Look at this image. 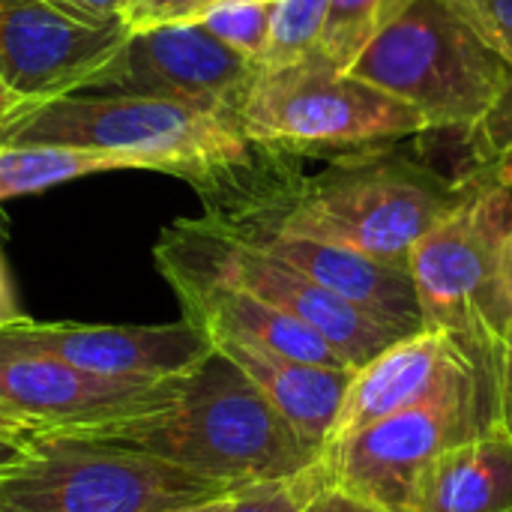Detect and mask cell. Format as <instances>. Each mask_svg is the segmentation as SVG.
Instances as JSON below:
<instances>
[{
    "instance_id": "obj_1",
    "label": "cell",
    "mask_w": 512,
    "mask_h": 512,
    "mask_svg": "<svg viewBox=\"0 0 512 512\" xmlns=\"http://www.w3.org/2000/svg\"><path fill=\"white\" fill-rule=\"evenodd\" d=\"M264 156L261 168L255 162L204 195L207 219L336 243L399 267H408L411 249L480 183L474 159L453 177L414 156L402 141L342 150L315 174L273 162L270 150Z\"/></svg>"
},
{
    "instance_id": "obj_2",
    "label": "cell",
    "mask_w": 512,
    "mask_h": 512,
    "mask_svg": "<svg viewBox=\"0 0 512 512\" xmlns=\"http://www.w3.org/2000/svg\"><path fill=\"white\" fill-rule=\"evenodd\" d=\"M0 144L120 153L141 171L195 183L201 195L252 168L258 150L231 102L90 90L18 105L0 117Z\"/></svg>"
},
{
    "instance_id": "obj_3",
    "label": "cell",
    "mask_w": 512,
    "mask_h": 512,
    "mask_svg": "<svg viewBox=\"0 0 512 512\" xmlns=\"http://www.w3.org/2000/svg\"><path fill=\"white\" fill-rule=\"evenodd\" d=\"M39 435H75L135 450L237 489L291 480L321 462L216 345L180 378L177 399L168 408L126 423Z\"/></svg>"
},
{
    "instance_id": "obj_4",
    "label": "cell",
    "mask_w": 512,
    "mask_h": 512,
    "mask_svg": "<svg viewBox=\"0 0 512 512\" xmlns=\"http://www.w3.org/2000/svg\"><path fill=\"white\" fill-rule=\"evenodd\" d=\"M348 72L411 105L429 132L477 135L512 90L510 63L444 0H414Z\"/></svg>"
},
{
    "instance_id": "obj_5",
    "label": "cell",
    "mask_w": 512,
    "mask_h": 512,
    "mask_svg": "<svg viewBox=\"0 0 512 512\" xmlns=\"http://www.w3.org/2000/svg\"><path fill=\"white\" fill-rule=\"evenodd\" d=\"M477 165V189L411 249L408 270L423 306V330H441L456 339L492 384L512 327L501 288V246L512 225V189L483 162Z\"/></svg>"
},
{
    "instance_id": "obj_6",
    "label": "cell",
    "mask_w": 512,
    "mask_h": 512,
    "mask_svg": "<svg viewBox=\"0 0 512 512\" xmlns=\"http://www.w3.org/2000/svg\"><path fill=\"white\" fill-rule=\"evenodd\" d=\"M237 486L75 435H30V453L0 471V512H174Z\"/></svg>"
},
{
    "instance_id": "obj_7",
    "label": "cell",
    "mask_w": 512,
    "mask_h": 512,
    "mask_svg": "<svg viewBox=\"0 0 512 512\" xmlns=\"http://www.w3.org/2000/svg\"><path fill=\"white\" fill-rule=\"evenodd\" d=\"M237 111L252 144L282 153H342L429 132L411 105L315 54L261 66Z\"/></svg>"
},
{
    "instance_id": "obj_8",
    "label": "cell",
    "mask_w": 512,
    "mask_h": 512,
    "mask_svg": "<svg viewBox=\"0 0 512 512\" xmlns=\"http://www.w3.org/2000/svg\"><path fill=\"white\" fill-rule=\"evenodd\" d=\"M156 264L165 273H186L240 288L315 330L351 369L402 339V333L372 321L276 255L234 237L216 222L180 219L162 231Z\"/></svg>"
},
{
    "instance_id": "obj_9",
    "label": "cell",
    "mask_w": 512,
    "mask_h": 512,
    "mask_svg": "<svg viewBox=\"0 0 512 512\" xmlns=\"http://www.w3.org/2000/svg\"><path fill=\"white\" fill-rule=\"evenodd\" d=\"M495 426V396L489 387H468L447 399L417 405L375 420L324 453L327 480L348 495L402 512L423 471L453 444Z\"/></svg>"
},
{
    "instance_id": "obj_10",
    "label": "cell",
    "mask_w": 512,
    "mask_h": 512,
    "mask_svg": "<svg viewBox=\"0 0 512 512\" xmlns=\"http://www.w3.org/2000/svg\"><path fill=\"white\" fill-rule=\"evenodd\" d=\"M180 378H111L0 336V402L27 420L33 435L156 414L177 399Z\"/></svg>"
},
{
    "instance_id": "obj_11",
    "label": "cell",
    "mask_w": 512,
    "mask_h": 512,
    "mask_svg": "<svg viewBox=\"0 0 512 512\" xmlns=\"http://www.w3.org/2000/svg\"><path fill=\"white\" fill-rule=\"evenodd\" d=\"M129 36L123 15L87 21L48 0H0V78L24 102L81 93Z\"/></svg>"
},
{
    "instance_id": "obj_12",
    "label": "cell",
    "mask_w": 512,
    "mask_h": 512,
    "mask_svg": "<svg viewBox=\"0 0 512 512\" xmlns=\"http://www.w3.org/2000/svg\"><path fill=\"white\" fill-rule=\"evenodd\" d=\"M261 63L228 48L198 21H171L132 30L123 51L96 78L90 93L219 99L240 105Z\"/></svg>"
},
{
    "instance_id": "obj_13",
    "label": "cell",
    "mask_w": 512,
    "mask_h": 512,
    "mask_svg": "<svg viewBox=\"0 0 512 512\" xmlns=\"http://www.w3.org/2000/svg\"><path fill=\"white\" fill-rule=\"evenodd\" d=\"M0 336L111 378H174L213 354V339L186 318L153 327L39 324L24 318L12 327H0Z\"/></svg>"
},
{
    "instance_id": "obj_14",
    "label": "cell",
    "mask_w": 512,
    "mask_h": 512,
    "mask_svg": "<svg viewBox=\"0 0 512 512\" xmlns=\"http://www.w3.org/2000/svg\"><path fill=\"white\" fill-rule=\"evenodd\" d=\"M468 387L492 390L486 375L459 348L456 339H450L441 330H420L402 336L399 342L375 354L366 366L354 369V378L342 399L333 441L375 420L447 399Z\"/></svg>"
},
{
    "instance_id": "obj_15",
    "label": "cell",
    "mask_w": 512,
    "mask_h": 512,
    "mask_svg": "<svg viewBox=\"0 0 512 512\" xmlns=\"http://www.w3.org/2000/svg\"><path fill=\"white\" fill-rule=\"evenodd\" d=\"M219 228L291 264L294 270H300L303 276H309L339 300L351 303L372 321L402 336L423 330V306L408 267L336 243H321V240H306L276 231H249V228H228V225Z\"/></svg>"
},
{
    "instance_id": "obj_16",
    "label": "cell",
    "mask_w": 512,
    "mask_h": 512,
    "mask_svg": "<svg viewBox=\"0 0 512 512\" xmlns=\"http://www.w3.org/2000/svg\"><path fill=\"white\" fill-rule=\"evenodd\" d=\"M165 279L183 306V318L201 327L213 339V345L234 342V345H249V348H261V351L306 360V363L351 369L303 321L285 315L282 309L240 288H231L213 279L186 276V273H165Z\"/></svg>"
},
{
    "instance_id": "obj_17",
    "label": "cell",
    "mask_w": 512,
    "mask_h": 512,
    "mask_svg": "<svg viewBox=\"0 0 512 512\" xmlns=\"http://www.w3.org/2000/svg\"><path fill=\"white\" fill-rule=\"evenodd\" d=\"M216 348L252 378V384L282 414L294 435L324 459L336 435L342 399L354 378V369L306 363L234 342H216Z\"/></svg>"
},
{
    "instance_id": "obj_18",
    "label": "cell",
    "mask_w": 512,
    "mask_h": 512,
    "mask_svg": "<svg viewBox=\"0 0 512 512\" xmlns=\"http://www.w3.org/2000/svg\"><path fill=\"white\" fill-rule=\"evenodd\" d=\"M402 512H512V438L498 426L444 450Z\"/></svg>"
},
{
    "instance_id": "obj_19",
    "label": "cell",
    "mask_w": 512,
    "mask_h": 512,
    "mask_svg": "<svg viewBox=\"0 0 512 512\" xmlns=\"http://www.w3.org/2000/svg\"><path fill=\"white\" fill-rule=\"evenodd\" d=\"M138 168L129 156L75 150V147H36V144H0V201L45 192L51 186L102 174Z\"/></svg>"
},
{
    "instance_id": "obj_20",
    "label": "cell",
    "mask_w": 512,
    "mask_h": 512,
    "mask_svg": "<svg viewBox=\"0 0 512 512\" xmlns=\"http://www.w3.org/2000/svg\"><path fill=\"white\" fill-rule=\"evenodd\" d=\"M414 0H330L315 57L348 72L363 48L387 30Z\"/></svg>"
},
{
    "instance_id": "obj_21",
    "label": "cell",
    "mask_w": 512,
    "mask_h": 512,
    "mask_svg": "<svg viewBox=\"0 0 512 512\" xmlns=\"http://www.w3.org/2000/svg\"><path fill=\"white\" fill-rule=\"evenodd\" d=\"M276 0H216L195 21L243 57L264 63Z\"/></svg>"
},
{
    "instance_id": "obj_22",
    "label": "cell",
    "mask_w": 512,
    "mask_h": 512,
    "mask_svg": "<svg viewBox=\"0 0 512 512\" xmlns=\"http://www.w3.org/2000/svg\"><path fill=\"white\" fill-rule=\"evenodd\" d=\"M327 12H330V0H276L270 45L261 66H282L312 57Z\"/></svg>"
},
{
    "instance_id": "obj_23",
    "label": "cell",
    "mask_w": 512,
    "mask_h": 512,
    "mask_svg": "<svg viewBox=\"0 0 512 512\" xmlns=\"http://www.w3.org/2000/svg\"><path fill=\"white\" fill-rule=\"evenodd\" d=\"M324 483H327V471L321 459L312 471L300 477L237 489L228 504V512H303Z\"/></svg>"
},
{
    "instance_id": "obj_24",
    "label": "cell",
    "mask_w": 512,
    "mask_h": 512,
    "mask_svg": "<svg viewBox=\"0 0 512 512\" xmlns=\"http://www.w3.org/2000/svg\"><path fill=\"white\" fill-rule=\"evenodd\" d=\"M444 3L512 66V0H444Z\"/></svg>"
},
{
    "instance_id": "obj_25",
    "label": "cell",
    "mask_w": 512,
    "mask_h": 512,
    "mask_svg": "<svg viewBox=\"0 0 512 512\" xmlns=\"http://www.w3.org/2000/svg\"><path fill=\"white\" fill-rule=\"evenodd\" d=\"M213 3L216 0H129L123 18L132 30L171 24V21H195Z\"/></svg>"
},
{
    "instance_id": "obj_26",
    "label": "cell",
    "mask_w": 512,
    "mask_h": 512,
    "mask_svg": "<svg viewBox=\"0 0 512 512\" xmlns=\"http://www.w3.org/2000/svg\"><path fill=\"white\" fill-rule=\"evenodd\" d=\"M468 141H471V156L512 189V135H498V138L468 135Z\"/></svg>"
},
{
    "instance_id": "obj_27",
    "label": "cell",
    "mask_w": 512,
    "mask_h": 512,
    "mask_svg": "<svg viewBox=\"0 0 512 512\" xmlns=\"http://www.w3.org/2000/svg\"><path fill=\"white\" fill-rule=\"evenodd\" d=\"M492 393H495V426L512 438V327L504 339L501 354H498Z\"/></svg>"
},
{
    "instance_id": "obj_28",
    "label": "cell",
    "mask_w": 512,
    "mask_h": 512,
    "mask_svg": "<svg viewBox=\"0 0 512 512\" xmlns=\"http://www.w3.org/2000/svg\"><path fill=\"white\" fill-rule=\"evenodd\" d=\"M303 512H381L378 507H372V504H366V501H360V498H354V495H348L345 489H339V486H333L330 480L312 495V501L306 504V510Z\"/></svg>"
},
{
    "instance_id": "obj_29",
    "label": "cell",
    "mask_w": 512,
    "mask_h": 512,
    "mask_svg": "<svg viewBox=\"0 0 512 512\" xmlns=\"http://www.w3.org/2000/svg\"><path fill=\"white\" fill-rule=\"evenodd\" d=\"M78 18H87V21H102V18H111V15H123L126 3L129 0H48Z\"/></svg>"
},
{
    "instance_id": "obj_30",
    "label": "cell",
    "mask_w": 512,
    "mask_h": 512,
    "mask_svg": "<svg viewBox=\"0 0 512 512\" xmlns=\"http://www.w3.org/2000/svg\"><path fill=\"white\" fill-rule=\"evenodd\" d=\"M24 321V312L15 300V291H12V282H9V270H6V261H3V252H0V327H12Z\"/></svg>"
},
{
    "instance_id": "obj_31",
    "label": "cell",
    "mask_w": 512,
    "mask_h": 512,
    "mask_svg": "<svg viewBox=\"0 0 512 512\" xmlns=\"http://www.w3.org/2000/svg\"><path fill=\"white\" fill-rule=\"evenodd\" d=\"M30 453V438H3L0 435V471L18 465Z\"/></svg>"
},
{
    "instance_id": "obj_32",
    "label": "cell",
    "mask_w": 512,
    "mask_h": 512,
    "mask_svg": "<svg viewBox=\"0 0 512 512\" xmlns=\"http://www.w3.org/2000/svg\"><path fill=\"white\" fill-rule=\"evenodd\" d=\"M0 435H3V438H30L33 429H30L27 420H21L9 405L0 402Z\"/></svg>"
},
{
    "instance_id": "obj_33",
    "label": "cell",
    "mask_w": 512,
    "mask_h": 512,
    "mask_svg": "<svg viewBox=\"0 0 512 512\" xmlns=\"http://www.w3.org/2000/svg\"><path fill=\"white\" fill-rule=\"evenodd\" d=\"M477 135H489V138H498V135H512V90L507 96V102L501 105V111L477 132Z\"/></svg>"
},
{
    "instance_id": "obj_34",
    "label": "cell",
    "mask_w": 512,
    "mask_h": 512,
    "mask_svg": "<svg viewBox=\"0 0 512 512\" xmlns=\"http://www.w3.org/2000/svg\"><path fill=\"white\" fill-rule=\"evenodd\" d=\"M501 288H504V297H507L512 315V225L504 237V246H501Z\"/></svg>"
},
{
    "instance_id": "obj_35",
    "label": "cell",
    "mask_w": 512,
    "mask_h": 512,
    "mask_svg": "<svg viewBox=\"0 0 512 512\" xmlns=\"http://www.w3.org/2000/svg\"><path fill=\"white\" fill-rule=\"evenodd\" d=\"M18 105H24V99H21V96H18V93H15L9 84L0 78V117H6L9 111H15Z\"/></svg>"
},
{
    "instance_id": "obj_36",
    "label": "cell",
    "mask_w": 512,
    "mask_h": 512,
    "mask_svg": "<svg viewBox=\"0 0 512 512\" xmlns=\"http://www.w3.org/2000/svg\"><path fill=\"white\" fill-rule=\"evenodd\" d=\"M231 498H234V495H228V498H216V501H207V504H195V507H183V510H174V512H228Z\"/></svg>"
}]
</instances>
